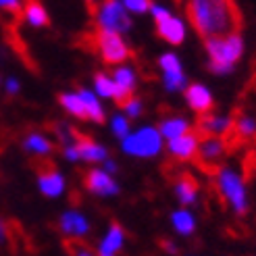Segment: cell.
<instances>
[{
    "instance_id": "44dd1931",
    "label": "cell",
    "mask_w": 256,
    "mask_h": 256,
    "mask_svg": "<svg viewBox=\"0 0 256 256\" xmlns=\"http://www.w3.org/2000/svg\"><path fill=\"white\" fill-rule=\"evenodd\" d=\"M175 196L179 200V204H184L186 206H192V204L198 202V184L192 179L190 175H182L175 182Z\"/></svg>"
},
{
    "instance_id": "1f68e13d",
    "label": "cell",
    "mask_w": 256,
    "mask_h": 256,
    "mask_svg": "<svg viewBox=\"0 0 256 256\" xmlns=\"http://www.w3.org/2000/svg\"><path fill=\"white\" fill-rule=\"evenodd\" d=\"M54 138H58V142L62 146H67V144H73L75 140H78V134H75L73 127L67 123H56L54 125Z\"/></svg>"
},
{
    "instance_id": "7c38bea8",
    "label": "cell",
    "mask_w": 256,
    "mask_h": 256,
    "mask_svg": "<svg viewBox=\"0 0 256 256\" xmlns=\"http://www.w3.org/2000/svg\"><path fill=\"white\" fill-rule=\"evenodd\" d=\"M125 240H127V234H125L123 225L112 221L104 232V236H102V240L98 242L96 256H119L121 250L125 248Z\"/></svg>"
},
{
    "instance_id": "603a6c76",
    "label": "cell",
    "mask_w": 256,
    "mask_h": 256,
    "mask_svg": "<svg viewBox=\"0 0 256 256\" xmlns=\"http://www.w3.org/2000/svg\"><path fill=\"white\" fill-rule=\"evenodd\" d=\"M171 227L175 229V234L188 238L196 232V216L188 208H177L171 212Z\"/></svg>"
},
{
    "instance_id": "f1b7e54d",
    "label": "cell",
    "mask_w": 256,
    "mask_h": 256,
    "mask_svg": "<svg viewBox=\"0 0 256 256\" xmlns=\"http://www.w3.org/2000/svg\"><path fill=\"white\" fill-rule=\"evenodd\" d=\"M123 114L127 119H140L142 117V112H144V102H142V98H138V96H130L125 102H123Z\"/></svg>"
},
{
    "instance_id": "ac0fdd59",
    "label": "cell",
    "mask_w": 256,
    "mask_h": 256,
    "mask_svg": "<svg viewBox=\"0 0 256 256\" xmlns=\"http://www.w3.org/2000/svg\"><path fill=\"white\" fill-rule=\"evenodd\" d=\"M78 152L82 162H90V164H102L110 156L104 144H100L88 136H78Z\"/></svg>"
},
{
    "instance_id": "83f0119b",
    "label": "cell",
    "mask_w": 256,
    "mask_h": 256,
    "mask_svg": "<svg viewBox=\"0 0 256 256\" xmlns=\"http://www.w3.org/2000/svg\"><path fill=\"white\" fill-rule=\"evenodd\" d=\"M234 132L240 138H252L256 134V119L250 117V114H240L234 121Z\"/></svg>"
},
{
    "instance_id": "9c48e42d",
    "label": "cell",
    "mask_w": 256,
    "mask_h": 256,
    "mask_svg": "<svg viewBox=\"0 0 256 256\" xmlns=\"http://www.w3.org/2000/svg\"><path fill=\"white\" fill-rule=\"evenodd\" d=\"M58 232L69 240H84L92 232V223L82 210L67 208L58 216Z\"/></svg>"
},
{
    "instance_id": "e575fe53",
    "label": "cell",
    "mask_w": 256,
    "mask_h": 256,
    "mask_svg": "<svg viewBox=\"0 0 256 256\" xmlns=\"http://www.w3.org/2000/svg\"><path fill=\"white\" fill-rule=\"evenodd\" d=\"M2 88L8 96H17L21 92V82L15 78V75H8V78L2 80Z\"/></svg>"
},
{
    "instance_id": "74e56055",
    "label": "cell",
    "mask_w": 256,
    "mask_h": 256,
    "mask_svg": "<svg viewBox=\"0 0 256 256\" xmlns=\"http://www.w3.org/2000/svg\"><path fill=\"white\" fill-rule=\"evenodd\" d=\"M8 240V229H6V223L0 219V244H6Z\"/></svg>"
},
{
    "instance_id": "f546056e",
    "label": "cell",
    "mask_w": 256,
    "mask_h": 256,
    "mask_svg": "<svg viewBox=\"0 0 256 256\" xmlns=\"http://www.w3.org/2000/svg\"><path fill=\"white\" fill-rule=\"evenodd\" d=\"M158 69L160 73H167V71H184V65L179 56L175 52H164L158 56Z\"/></svg>"
},
{
    "instance_id": "d6a6232c",
    "label": "cell",
    "mask_w": 256,
    "mask_h": 256,
    "mask_svg": "<svg viewBox=\"0 0 256 256\" xmlns=\"http://www.w3.org/2000/svg\"><path fill=\"white\" fill-rule=\"evenodd\" d=\"M67 248H69L71 256H96V252L92 248H88L82 240H69Z\"/></svg>"
},
{
    "instance_id": "7a4b0ae2",
    "label": "cell",
    "mask_w": 256,
    "mask_h": 256,
    "mask_svg": "<svg viewBox=\"0 0 256 256\" xmlns=\"http://www.w3.org/2000/svg\"><path fill=\"white\" fill-rule=\"evenodd\" d=\"M204 48L208 54V69L214 75H229L244 54V40H242L240 32H234L204 40Z\"/></svg>"
},
{
    "instance_id": "9a60e30c",
    "label": "cell",
    "mask_w": 256,
    "mask_h": 256,
    "mask_svg": "<svg viewBox=\"0 0 256 256\" xmlns=\"http://www.w3.org/2000/svg\"><path fill=\"white\" fill-rule=\"evenodd\" d=\"M186 102L188 106L198 114H208L212 108V94L204 84H190L186 88Z\"/></svg>"
},
{
    "instance_id": "8fae6325",
    "label": "cell",
    "mask_w": 256,
    "mask_h": 256,
    "mask_svg": "<svg viewBox=\"0 0 256 256\" xmlns=\"http://www.w3.org/2000/svg\"><path fill=\"white\" fill-rule=\"evenodd\" d=\"M110 78H112L114 86H117L114 102H117V104H123V102L130 96H134V92H136V88H138V73H136V69L132 65H125V62H123V65L114 67Z\"/></svg>"
},
{
    "instance_id": "7402d4cb",
    "label": "cell",
    "mask_w": 256,
    "mask_h": 256,
    "mask_svg": "<svg viewBox=\"0 0 256 256\" xmlns=\"http://www.w3.org/2000/svg\"><path fill=\"white\" fill-rule=\"evenodd\" d=\"M158 132H160L162 140L169 142V140H175V138L190 132V121L186 117H175V114L173 117H164L158 123Z\"/></svg>"
},
{
    "instance_id": "cb8c5ba5",
    "label": "cell",
    "mask_w": 256,
    "mask_h": 256,
    "mask_svg": "<svg viewBox=\"0 0 256 256\" xmlns=\"http://www.w3.org/2000/svg\"><path fill=\"white\" fill-rule=\"evenodd\" d=\"M58 104H60V108L65 110L69 117H73V119H86V110H84V102H82V98H80V94L78 92H62L60 96H58Z\"/></svg>"
},
{
    "instance_id": "277c9868",
    "label": "cell",
    "mask_w": 256,
    "mask_h": 256,
    "mask_svg": "<svg viewBox=\"0 0 256 256\" xmlns=\"http://www.w3.org/2000/svg\"><path fill=\"white\" fill-rule=\"evenodd\" d=\"M216 190L223 200L234 208L236 214H246L248 212V194H246V184L242 175L232 167H219L214 175Z\"/></svg>"
},
{
    "instance_id": "ba28073f",
    "label": "cell",
    "mask_w": 256,
    "mask_h": 256,
    "mask_svg": "<svg viewBox=\"0 0 256 256\" xmlns=\"http://www.w3.org/2000/svg\"><path fill=\"white\" fill-rule=\"evenodd\" d=\"M36 184H38V190L40 194L46 196V198H60L65 194L67 190V177L62 175L54 164H44L38 171V177H36Z\"/></svg>"
},
{
    "instance_id": "52a82bcc",
    "label": "cell",
    "mask_w": 256,
    "mask_h": 256,
    "mask_svg": "<svg viewBox=\"0 0 256 256\" xmlns=\"http://www.w3.org/2000/svg\"><path fill=\"white\" fill-rule=\"evenodd\" d=\"M84 188H86V192H90V194L96 198H114V196H119V192H121L114 175H108L100 167H94L86 173Z\"/></svg>"
},
{
    "instance_id": "8992f818",
    "label": "cell",
    "mask_w": 256,
    "mask_h": 256,
    "mask_svg": "<svg viewBox=\"0 0 256 256\" xmlns=\"http://www.w3.org/2000/svg\"><path fill=\"white\" fill-rule=\"evenodd\" d=\"M96 50L100 58L108 62V65H123V62L132 56V48L127 46L125 38L119 34H108V32H98L96 34Z\"/></svg>"
},
{
    "instance_id": "6da1fadb",
    "label": "cell",
    "mask_w": 256,
    "mask_h": 256,
    "mask_svg": "<svg viewBox=\"0 0 256 256\" xmlns=\"http://www.w3.org/2000/svg\"><path fill=\"white\" fill-rule=\"evenodd\" d=\"M188 17L204 40L234 34L240 28L234 0H188Z\"/></svg>"
},
{
    "instance_id": "d6986e66",
    "label": "cell",
    "mask_w": 256,
    "mask_h": 256,
    "mask_svg": "<svg viewBox=\"0 0 256 256\" xmlns=\"http://www.w3.org/2000/svg\"><path fill=\"white\" fill-rule=\"evenodd\" d=\"M78 94L84 102V110H86V119L92 121V123H104L106 119V112H104V106L100 104V98L94 94V90L90 88H80Z\"/></svg>"
},
{
    "instance_id": "3957f363",
    "label": "cell",
    "mask_w": 256,
    "mask_h": 256,
    "mask_svg": "<svg viewBox=\"0 0 256 256\" xmlns=\"http://www.w3.org/2000/svg\"><path fill=\"white\" fill-rule=\"evenodd\" d=\"M164 140L158 132V127L142 125L132 132L125 140H121V152L134 158H154L160 154Z\"/></svg>"
},
{
    "instance_id": "2e32d148",
    "label": "cell",
    "mask_w": 256,
    "mask_h": 256,
    "mask_svg": "<svg viewBox=\"0 0 256 256\" xmlns=\"http://www.w3.org/2000/svg\"><path fill=\"white\" fill-rule=\"evenodd\" d=\"M200 134L206 138H223L227 134L234 132V119L225 117V114H202L200 123H198Z\"/></svg>"
},
{
    "instance_id": "f35d334b",
    "label": "cell",
    "mask_w": 256,
    "mask_h": 256,
    "mask_svg": "<svg viewBox=\"0 0 256 256\" xmlns=\"http://www.w3.org/2000/svg\"><path fill=\"white\" fill-rule=\"evenodd\" d=\"M162 248L167 250L169 254H177V252H179L177 244H175V242H171V240H164V242H162Z\"/></svg>"
},
{
    "instance_id": "5bb4252c",
    "label": "cell",
    "mask_w": 256,
    "mask_h": 256,
    "mask_svg": "<svg viewBox=\"0 0 256 256\" xmlns=\"http://www.w3.org/2000/svg\"><path fill=\"white\" fill-rule=\"evenodd\" d=\"M154 23H156V34L160 36V40H164L171 46L184 44V40H186V23L177 15L171 12L169 17H164L160 21H154Z\"/></svg>"
},
{
    "instance_id": "8d00e7d4",
    "label": "cell",
    "mask_w": 256,
    "mask_h": 256,
    "mask_svg": "<svg viewBox=\"0 0 256 256\" xmlns=\"http://www.w3.org/2000/svg\"><path fill=\"white\" fill-rule=\"evenodd\" d=\"M100 169H102V171H106L108 175H117V171H119V162L114 160L112 156H108L104 162L100 164Z\"/></svg>"
},
{
    "instance_id": "4dcf8cb0",
    "label": "cell",
    "mask_w": 256,
    "mask_h": 256,
    "mask_svg": "<svg viewBox=\"0 0 256 256\" xmlns=\"http://www.w3.org/2000/svg\"><path fill=\"white\" fill-rule=\"evenodd\" d=\"M119 2L130 15H146L152 6V0H119Z\"/></svg>"
},
{
    "instance_id": "d590c367",
    "label": "cell",
    "mask_w": 256,
    "mask_h": 256,
    "mask_svg": "<svg viewBox=\"0 0 256 256\" xmlns=\"http://www.w3.org/2000/svg\"><path fill=\"white\" fill-rule=\"evenodd\" d=\"M0 10L19 12V10H23V0H0Z\"/></svg>"
},
{
    "instance_id": "4316f807",
    "label": "cell",
    "mask_w": 256,
    "mask_h": 256,
    "mask_svg": "<svg viewBox=\"0 0 256 256\" xmlns=\"http://www.w3.org/2000/svg\"><path fill=\"white\" fill-rule=\"evenodd\" d=\"M108 125H110V134L114 136L121 142V140H125L127 136L132 134V121L125 117L123 112H117V114H112L110 117V121H108Z\"/></svg>"
},
{
    "instance_id": "836d02e7",
    "label": "cell",
    "mask_w": 256,
    "mask_h": 256,
    "mask_svg": "<svg viewBox=\"0 0 256 256\" xmlns=\"http://www.w3.org/2000/svg\"><path fill=\"white\" fill-rule=\"evenodd\" d=\"M62 158H65L67 162H71V164H78V162H82V158H80V152H78V140H75L73 144L62 146Z\"/></svg>"
},
{
    "instance_id": "e0dca14e",
    "label": "cell",
    "mask_w": 256,
    "mask_h": 256,
    "mask_svg": "<svg viewBox=\"0 0 256 256\" xmlns=\"http://www.w3.org/2000/svg\"><path fill=\"white\" fill-rule=\"evenodd\" d=\"M21 148L28 152L30 156L36 158H48L54 152V144L46 134L42 132H30L25 134V138L21 140Z\"/></svg>"
},
{
    "instance_id": "30bf717a",
    "label": "cell",
    "mask_w": 256,
    "mask_h": 256,
    "mask_svg": "<svg viewBox=\"0 0 256 256\" xmlns=\"http://www.w3.org/2000/svg\"><path fill=\"white\" fill-rule=\"evenodd\" d=\"M225 152H227V142L223 138H210V136H206V138L200 140L196 158L202 162V167L216 169V164L223 160Z\"/></svg>"
},
{
    "instance_id": "4fadbf2b",
    "label": "cell",
    "mask_w": 256,
    "mask_h": 256,
    "mask_svg": "<svg viewBox=\"0 0 256 256\" xmlns=\"http://www.w3.org/2000/svg\"><path fill=\"white\" fill-rule=\"evenodd\" d=\"M198 144H200L198 134L188 132V134L179 136L175 140H169L167 150H169V154L175 160H192V158H196V154H198Z\"/></svg>"
},
{
    "instance_id": "484cf974",
    "label": "cell",
    "mask_w": 256,
    "mask_h": 256,
    "mask_svg": "<svg viewBox=\"0 0 256 256\" xmlns=\"http://www.w3.org/2000/svg\"><path fill=\"white\" fill-rule=\"evenodd\" d=\"M160 75H162V86L167 92H182V90L188 88V78L184 71H167Z\"/></svg>"
},
{
    "instance_id": "ffe728a7",
    "label": "cell",
    "mask_w": 256,
    "mask_h": 256,
    "mask_svg": "<svg viewBox=\"0 0 256 256\" xmlns=\"http://www.w3.org/2000/svg\"><path fill=\"white\" fill-rule=\"evenodd\" d=\"M23 19L34 30H42L50 25V15L40 0H28L23 4Z\"/></svg>"
},
{
    "instance_id": "5b68a950",
    "label": "cell",
    "mask_w": 256,
    "mask_h": 256,
    "mask_svg": "<svg viewBox=\"0 0 256 256\" xmlns=\"http://www.w3.org/2000/svg\"><path fill=\"white\" fill-rule=\"evenodd\" d=\"M94 23L98 32H108V34H119V36L130 34L134 28L132 15L123 8L119 0H104L94 10Z\"/></svg>"
},
{
    "instance_id": "d4e9b609",
    "label": "cell",
    "mask_w": 256,
    "mask_h": 256,
    "mask_svg": "<svg viewBox=\"0 0 256 256\" xmlns=\"http://www.w3.org/2000/svg\"><path fill=\"white\" fill-rule=\"evenodd\" d=\"M94 94L100 100H114V94H117V86H114L112 78L106 73H96L94 75Z\"/></svg>"
},
{
    "instance_id": "ab89813d",
    "label": "cell",
    "mask_w": 256,
    "mask_h": 256,
    "mask_svg": "<svg viewBox=\"0 0 256 256\" xmlns=\"http://www.w3.org/2000/svg\"><path fill=\"white\" fill-rule=\"evenodd\" d=\"M102 2H104V0H86V4H88L90 8H92V10H96V8H98Z\"/></svg>"
}]
</instances>
